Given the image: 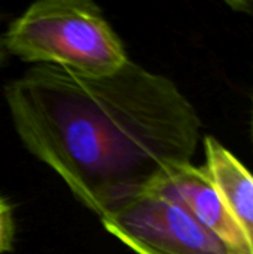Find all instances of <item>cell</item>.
Returning a JSON list of instances; mask_svg holds the SVG:
<instances>
[{
	"label": "cell",
	"instance_id": "1",
	"mask_svg": "<svg viewBox=\"0 0 253 254\" xmlns=\"http://www.w3.org/2000/svg\"><path fill=\"white\" fill-rule=\"evenodd\" d=\"M4 100L22 146L98 217L192 162L201 137L177 85L133 60L98 77L34 65Z\"/></svg>",
	"mask_w": 253,
	"mask_h": 254
},
{
	"label": "cell",
	"instance_id": "2",
	"mask_svg": "<svg viewBox=\"0 0 253 254\" xmlns=\"http://www.w3.org/2000/svg\"><path fill=\"white\" fill-rule=\"evenodd\" d=\"M1 39L6 52L22 61L82 77L110 74L130 60L101 9L88 0L36 1Z\"/></svg>",
	"mask_w": 253,
	"mask_h": 254
},
{
	"label": "cell",
	"instance_id": "3",
	"mask_svg": "<svg viewBox=\"0 0 253 254\" xmlns=\"http://www.w3.org/2000/svg\"><path fill=\"white\" fill-rule=\"evenodd\" d=\"M137 254H237L173 198L151 189L100 217Z\"/></svg>",
	"mask_w": 253,
	"mask_h": 254
},
{
	"label": "cell",
	"instance_id": "4",
	"mask_svg": "<svg viewBox=\"0 0 253 254\" xmlns=\"http://www.w3.org/2000/svg\"><path fill=\"white\" fill-rule=\"evenodd\" d=\"M154 189L177 201L236 253L251 254L245 237L204 167H197L192 162L179 165L166 174Z\"/></svg>",
	"mask_w": 253,
	"mask_h": 254
},
{
	"label": "cell",
	"instance_id": "5",
	"mask_svg": "<svg viewBox=\"0 0 253 254\" xmlns=\"http://www.w3.org/2000/svg\"><path fill=\"white\" fill-rule=\"evenodd\" d=\"M203 143L204 170L253 254V174L213 135H206Z\"/></svg>",
	"mask_w": 253,
	"mask_h": 254
},
{
	"label": "cell",
	"instance_id": "6",
	"mask_svg": "<svg viewBox=\"0 0 253 254\" xmlns=\"http://www.w3.org/2000/svg\"><path fill=\"white\" fill-rule=\"evenodd\" d=\"M13 241V216L10 207L0 198V254L10 250Z\"/></svg>",
	"mask_w": 253,
	"mask_h": 254
},
{
	"label": "cell",
	"instance_id": "7",
	"mask_svg": "<svg viewBox=\"0 0 253 254\" xmlns=\"http://www.w3.org/2000/svg\"><path fill=\"white\" fill-rule=\"evenodd\" d=\"M6 49H4V45H3V39H1V36H0V67H1V64H3V61H4V58H6Z\"/></svg>",
	"mask_w": 253,
	"mask_h": 254
},
{
	"label": "cell",
	"instance_id": "8",
	"mask_svg": "<svg viewBox=\"0 0 253 254\" xmlns=\"http://www.w3.org/2000/svg\"><path fill=\"white\" fill-rule=\"evenodd\" d=\"M252 138H253V112H252Z\"/></svg>",
	"mask_w": 253,
	"mask_h": 254
}]
</instances>
